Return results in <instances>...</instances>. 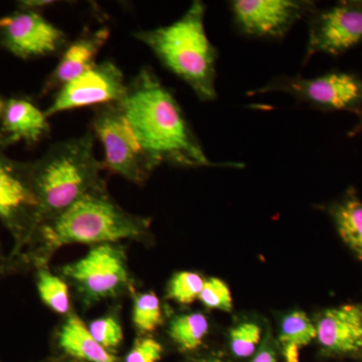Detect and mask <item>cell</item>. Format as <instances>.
I'll return each mask as SVG.
<instances>
[{
	"label": "cell",
	"mask_w": 362,
	"mask_h": 362,
	"mask_svg": "<svg viewBox=\"0 0 362 362\" xmlns=\"http://www.w3.org/2000/svg\"><path fill=\"white\" fill-rule=\"evenodd\" d=\"M117 104L158 166H218L204 153L173 93L148 66L128 83L125 96Z\"/></svg>",
	"instance_id": "obj_1"
},
{
	"label": "cell",
	"mask_w": 362,
	"mask_h": 362,
	"mask_svg": "<svg viewBox=\"0 0 362 362\" xmlns=\"http://www.w3.org/2000/svg\"><path fill=\"white\" fill-rule=\"evenodd\" d=\"M151 220L125 211L107 187L90 192L63 213L44 221L33 244L18 259L21 272L49 265L57 251L68 245L88 246L151 239Z\"/></svg>",
	"instance_id": "obj_2"
},
{
	"label": "cell",
	"mask_w": 362,
	"mask_h": 362,
	"mask_svg": "<svg viewBox=\"0 0 362 362\" xmlns=\"http://www.w3.org/2000/svg\"><path fill=\"white\" fill-rule=\"evenodd\" d=\"M206 6L195 0L175 23L138 30L133 37L154 52L162 65L187 83L201 101H214L218 51L204 30Z\"/></svg>",
	"instance_id": "obj_3"
},
{
	"label": "cell",
	"mask_w": 362,
	"mask_h": 362,
	"mask_svg": "<svg viewBox=\"0 0 362 362\" xmlns=\"http://www.w3.org/2000/svg\"><path fill=\"white\" fill-rule=\"evenodd\" d=\"M94 141L90 130L81 137L52 145L40 158L30 161L44 221L90 192L107 187L101 175L104 163L95 156Z\"/></svg>",
	"instance_id": "obj_4"
},
{
	"label": "cell",
	"mask_w": 362,
	"mask_h": 362,
	"mask_svg": "<svg viewBox=\"0 0 362 362\" xmlns=\"http://www.w3.org/2000/svg\"><path fill=\"white\" fill-rule=\"evenodd\" d=\"M59 275L73 288L86 310L107 300L135 292L127 252L120 243L90 247L82 258L59 267Z\"/></svg>",
	"instance_id": "obj_5"
},
{
	"label": "cell",
	"mask_w": 362,
	"mask_h": 362,
	"mask_svg": "<svg viewBox=\"0 0 362 362\" xmlns=\"http://www.w3.org/2000/svg\"><path fill=\"white\" fill-rule=\"evenodd\" d=\"M0 223L6 228L13 245L9 258L16 264L30 247L44 223L42 206L30 171V161L7 156L0 146Z\"/></svg>",
	"instance_id": "obj_6"
},
{
	"label": "cell",
	"mask_w": 362,
	"mask_h": 362,
	"mask_svg": "<svg viewBox=\"0 0 362 362\" xmlns=\"http://www.w3.org/2000/svg\"><path fill=\"white\" fill-rule=\"evenodd\" d=\"M90 125L104 147L105 169L136 185H144L158 164L143 148L118 104L97 106Z\"/></svg>",
	"instance_id": "obj_7"
},
{
	"label": "cell",
	"mask_w": 362,
	"mask_h": 362,
	"mask_svg": "<svg viewBox=\"0 0 362 362\" xmlns=\"http://www.w3.org/2000/svg\"><path fill=\"white\" fill-rule=\"evenodd\" d=\"M274 92L291 95L297 101L323 110L356 112L362 107V80L349 73L333 71L311 78L279 76L249 95Z\"/></svg>",
	"instance_id": "obj_8"
},
{
	"label": "cell",
	"mask_w": 362,
	"mask_h": 362,
	"mask_svg": "<svg viewBox=\"0 0 362 362\" xmlns=\"http://www.w3.org/2000/svg\"><path fill=\"white\" fill-rule=\"evenodd\" d=\"M0 45L16 58L33 59L63 52L68 37L40 11L18 9L0 18Z\"/></svg>",
	"instance_id": "obj_9"
},
{
	"label": "cell",
	"mask_w": 362,
	"mask_h": 362,
	"mask_svg": "<svg viewBox=\"0 0 362 362\" xmlns=\"http://www.w3.org/2000/svg\"><path fill=\"white\" fill-rule=\"evenodd\" d=\"M127 84L122 71L111 61L96 64L58 90L45 110L47 118L86 106L117 103L125 96Z\"/></svg>",
	"instance_id": "obj_10"
},
{
	"label": "cell",
	"mask_w": 362,
	"mask_h": 362,
	"mask_svg": "<svg viewBox=\"0 0 362 362\" xmlns=\"http://www.w3.org/2000/svg\"><path fill=\"white\" fill-rule=\"evenodd\" d=\"M362 42V2L343 1L309 16L304 63L313 54L338 56Z\"/></svg>",
	"instance_id": "obj_11"
},
{
	"label": "cell",
	"mask_w": 362,
	"mask_h": 362,
	"mask_svg": "<svg viewBox=\"0 0 362 362\" xmlns=\"http://www.w3.org/2000/svg\"><path fill=\"white\" fill-rule=\"evenodd\" d=\"M230 7L240 33L272 39L284 37L296 21L316 11L308 0H235Z\"/></svg>",
	"instance_id": "obj_12"
},
{
	"label": "cell",
	"mask_w": 362,
	"mask_h": 362,
	"mask_svg": "<svg viewBox=\"0 0 362 362\" xmlns=\"http://www.w3.org/2000/svg\"><path fill=\"white\" fill-rule=\"evenodd\" d=\"M110 37L107 28L83 33L77 40L68 45L62 54L58 66L49 74L42 90L40 96H45L52 90H59L66 83L83 75L96 65V59L102 47Z\"/></svg>",
	"instance_id": "obj_13"
},
{
	"label": "cell",
	"mask_w": 362,
	"mask_h": 362,
	"mask_svg": "<svg viewBox=\"0 0 362 362\" xmlns=\"http://www.w3.org/2000/svg\"><path fill=\"white\" fill-rule=\"evenodd\" d=\"M319 344L332 354L362 349V307L345 305L324 312L316 325Z\"/></svg>",
	"instance_id": "obj_14"
},
{
	"label": "cell",
	"mask_w": 362,
	"mask_h": 362,
	"mask_svg": "<svg viewBox=\"0 0 362 362\" xmlns=\"http://www.w3.org/2000/svg\"><path fill=\"white\" fill-rule=\"evenodd\" d=\"M0 146L2 148L18 141L37 144L51 133L49 118L30 100L13 97L6 100L0 119Z\"/></svg>",
	"instance_id": "obj_15"
},
{
	"label": "cell",
	"mask_w": 362,
	"mask_h": 362,
	"mask_svg": "<svg viewBox=\"0 0 362 362\" xmlns=\"http://www.w3.org/2000/svg\"><path fill=\"white\" fill-rule=\"evenodd\" d=\"M57 343L62 351L81 362H122L102 346L90 334L88 326L75 312L65 317L57 331Z\"/></svg>",
	"instance_id": "obj_16"
},
{
	"label": "cell",
	"mask_w": 362,
	"mask_h": 362,
	"mask_svg": "<svg viewBox=\"0 0 362 362\" xmlns=\"http://www.w3.org/2000/svg\"><path fill=\"white\" fill-rule=\"evenodd\" d=\"M331 214L340 238L362 262V202L349 194L332 206Z\"/></svg>",
	"instance_id": "obj_17"
},
{
	"label": "cell",
	"mask_w": 362,
	"mask_h": 362,
	"mask_svg": "<svg viewBox=\"0 0 362 362\" xmlns=\"http://www.w3.org/2000/svg\"><path fill=\"white\" fill-rule=\"evenodd\" d=\"M316 335V326L304 312L295 311L286 316L279 337L286 362H299L300 349L308 345Z\"/></svg>",
	"instance_id": "obj_18"
},
{
	"label": "cell",
	"mask_w": 362,
	"mask_h": 362,
	"mask_svg": "<svg viewBox=\"0 0 362 362\" xmlns=\"http://www.w3.org/2000/svg\"><path fill=\"white\" fill-rule=\"evenodd\" d=\"M35 272V285L40 300L54 313L68 316L71 313L70 286L59 275L52 273L49 265L40 266Z\"/></svg>",
	"instance_id": "obj_19"
},
{
	"label": "cell",
	"mask_w": 362,
	"mask_h": 362,
	"mask_svg": "<svg viewBox=\"0 0 362 362\" xmlns=\"http://www.w3.org/2000/svg\"><path fill=\"white\" fill-rule=\"evenodd\" d=\"M209 329V321L204 314H183L171 321L168 334L181 351L187 352L201 346Z\"/></svg>",
	"instance_id": "obj_20"
},
{
	"label": "cell",
	"mask_w": 362,
	"mask_h": 362,
	"mask_svg": "<svg viewBox=\"0 0 362 362\" xmlns=\"http://www.w3.org/2000/svg\"><path fill=\"white\" fill-rule=\"evenodd\" d=\"M132 323L140 334H149L163 322L160 300L156 293L132 294Z\"/></svg>",
	"instance_id": "obj_21"
},
{
	"label": "cell",
	"mask_w": 362,
	"mask_h": 362,
	"mask_svg": "<svg viewBox=\"0 0 362 362\" xmlns=\"http://www.w3.org/2000/svg\"><path fill=\"white\" fill-rule=\"evenodd\" d=\"M204 280L194 272H178L169 281L168 297L181 305H189L199 299Z\"/></svg>",
	"instance_id": "obj_22"
},
{
	"label": "cell",
	"mask_w": 362,
	"mask_h": 362,
	"mask_svg": "<svg viewBox=\"0 0 362 362\" xmlns=\"http://www.w3.org/2000/svg\"><path fill=\"white\" fill-rule=\"evenodd\" d=\"M87 326L92 337L112 354L116 352L123 343L122 325L114 314L95 319Z\"/></svg>",
	"instance_id": "obj_23"
},
{
	"label": "cell",
	"mask_w": 362,
	"mask_h": 362,
	"mask_svg": "<svg viewBox=\"0 0 362 362\" xmlns=\"http://www.w3.org/2000/svg\"><path fill=\"white\" fill-rule=\"evenodd\" d=\"M230 339L235 356H251L261 340V328L255 323L240 324L230 331Z\"/></svg>",
	"instance_id": "obj_24"
},
{
	"label": "cell",
	"mask_w": 362,
	"mask_h": 362,
	"mask_svg": "<svg viewBox=\"0 0 362 362\" xmlns=\"http://www.w3.org/2000/svg\"><path fill=\"white\" fill-rule=\"evenodd\" d=\"M199 299L209 309L230 312L233 308L232 294L228 286L218 278L204 280Z\"/></svg>",
	"instance_id": "obj_25"
},
{
	"label": "cell",
	"mask_w": 362,
	"mask_h": 362,
	"mask_svg": "<svg viewBox=\"0 0 362 362\" xmlns=\"http://www.w3.org/2000/svg\"><path fill=\"white\" fill-rule=\"evenodd\" d=\"M162 352L163 347L153 337H140L135 340L123 362H158Z\"/></svg>",
	"instance_id": "obj_26"
},
{
	"label": "cell",
	"mask_w": 362,
	"mask_h": 362,
	"mask_svg": "<svg viewBox=\"0 0 362 362\" xmlns=\"http://www.w3.org/2000/svg\"><path fill=\"white\" fill-rule=\"evenodd\" d=\"M16 273H18V271L16 264L9 258V255H6L0 243V280Z\"/></svg>",
	"instance_id": "obj_27"
},
{
	"label": "cell",
	"mask_w": 362,
	"mask_h": 362,
	"mask_svg": "<svg viewBox=\"0 0 362 362\" xmlns=\"http://www.w3.org/2000/svg\"><path fill=\"white\" fill-rule=\"evenodd\" d=\"M56 4L52 0H21L18 2V9H26V11H40V9L45 8Z\"/></svg>",
	"instance_id": "obj_28"
},
{
	"label": "cell",
	"mask_w": 362,
	"mask_h": 362,
	"mask_svg": "<svg viewBox=\"0 0 362 362\" xmlns=\"http://www.w3.org/2000/svg\"><path fill=\"white\" fill-rule=\"evenodd\" d=\"M252 362H277V358L275 351L268 344H264Z\"/></svg>",
	"instance_id": "obj_29"
},
{
	"label": "cell",
	"mask_w": 362,
	"mask_h": 362,
	"mask_svg": "<svg viewBox=\"0 0 362 362\" xmlns=\"http://www.w3.org/2000/svg\"><path fill=\"white\" fill-rule=\"evenodd\" d=\"M4 107H6V101L0 97V119H1L2 114H4Z\"/></svg>",
	"instance_id": "obj_30"
},
{
	"label": "cell",
	"mask_w": 362,
	"mask_h": 362,
	"mask_svg": "<svg viewBox=\"0 0 362 362\" xmlns=\"http://www.w3.org/2000/svg\"><path fill=\"white\" fill-rule=\"evenodd\" d=\"M195 362H223L218 358H211V359H202V361H195Z\"/></svg>",
	"instance_id": "obj_31"
},
{
	"label": "cell",
	"mask_w": 362,
	"mask_h": 362,
	"mask_svg": "<svg viewBox=\"0 0 362 362\" xmlns=\"http://www.w3.org/2000/svg\"><path fill=\"white\" fill-rule=\"evenodd\" d=\"M356 113L358 114L359 118H361V123H359V127H362V110L356 111Z\"/></svg>",
	"instance_id": "obj_32"
},
{
	"label": "cell",
	"mask_w": 362,
	"mask_h": 362,
	"mask_svg": "<svg viewBox=\"0 0 362 362\" xmlns=\"http://www.w3.org/2000/svg\"><path fill=\"white\" fill-rule=\"evenodd\" d=\"M51 362H73V361H51Z\"/></svg>",
	"instance_id": "obj_33"
}]
</instances>
